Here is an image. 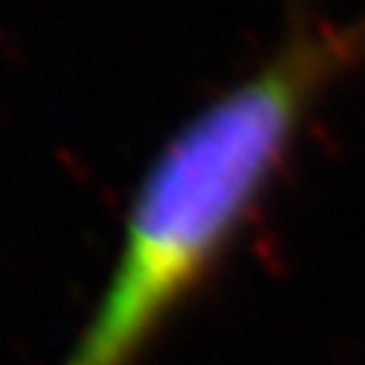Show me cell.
I'll return each instance as SVG.
<instances>
[{
	"instance_id": "cell-1",
	"label": "cell",
	"mask_w": 365,
	"mask_h": 365,
	"mask_svg": "<svg viewBox=\"0 0 365 365\" xmlns=\"http://www.w3.org/2000/svg\"><path fill=\"white\" fill-rule=\"evenodd\" d=\"M365 25H307L168 137L125 210L95 311L58 365H140L232 250Z\"/></svg>"
}]
</instances>
